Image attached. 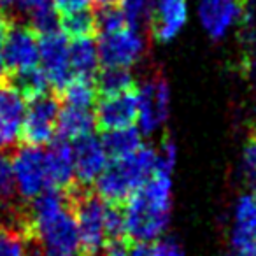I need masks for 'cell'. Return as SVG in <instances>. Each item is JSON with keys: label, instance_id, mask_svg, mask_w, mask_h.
<instances>
[{"label": "cell", "instance_id": "obj_1", "mask_svg": "<svg viewBox=\"0 0 256 256\" xmlns=\"http://www.w3.org/2000/svg\"><path fill=\"white\" fill-rule=\"evenodd\" d=\"M172 209L170 176L154 174L124 202L126 235L134 242H150L160 238L167 230Z\"/></svg>", "mask_w": 256, "mask_h": 256}, {"label": "cell", "instance_id": "obj_2", "mask_svg": "<svg viewBox=\"0 0 256 256\" xmlns=\"http://www.w3.org/2000/svg\"><path fill=\"white\" fill-rule=\"evenodd\" d=\"M156 172V150L140 146L136 153L110 160L93 182L95 193L107 204L124 206L130 196Z\"/></svg>", "mask_w": 256, "mask_h": 256}, {"label": "cell", "instance_id": "obj_3", "mask_svg": "<svg viewBox=\"0 0 256 256\" xmlns=\"http://www.w3.org/2000/svg\"><path fill=\"white\" fill-rule=\"evenodd\" d=\"M60 110V98L56 95H40L30 100L25 107L22 124V137L26 146L40 148L53 140L56 134V120Z\"/></svg>", "mask_w": 256, "mask_h": 256}, {"label": "cell", "instance_id": "obj_4", "mask_svg": "<svg viewBox=\"0 0 256 256\" xmlns=\"http://www.w3.org/2000/svg\"><path fill=\"white\" fill-rule=\"evenodd\" d=\"M14 190L26 200H32L50 190L46 176V158L40 148L25 146L11 160Z\"/></svg>", "mask_w": 256, "mask_h": 256}, {"label": "cell", "instance_id": "obj_5", "mask_svg": "<svg viewBox=\"0 0 256 256\" xmlns=\"http://www.w3.org/2000/svg\"><path fill=\"white\" fill-rule=\"evenodd\" d=\"M98 60L104 67L128 68L137 64L144 51V44L136 28L128 26L109 34H98L95 39Z\"/></svg>", "mask_w": 256, "mask_h": 256}, {"label": "cell", "instance_id": "obj_6", "mask_svg": "<svg viewBox=\"0 0 256 256\" xmlns=\"http://www.w3.org/2000/svg\"><path fill=\"white\" fill-rule=\"evenodd\" d=\"M39 62L50 86L60 95L65 86L74 79L68 65V39L62 30L39 37Z\"/></svg>", "mask_w": 256, "mask_h": 256}, {"label": "cell", "instance_id": "obj_7", "mask_svg": "<svg viewBox=\"0 0 256 256\" xmlns=\"http://www.w3.org/2000/svg\"><path fill=\"white\" fill-rule=\"evenodd\" d=\"M95 104V128H98L100 132L130 128L139 118V88L107 98H98Z\"/></svg>", "mask_w": 256, "mask_h": 256}, {"label": "cell", "instance_id": "obj_8", "mask_svg": "<svg viewBox=\"0 0 256 256\" xmlns=\"http://www.w3.org/2000/svg\"><path fill=\"white\" fill-rule=\"evenodd\" d=\"M168 84L162 74H153L139 88V121L144 134L154 132L168 116Z\"/></svg>", "mask_w": 256, "mask_h": 256}, {"label": "cell", "instance_id": "obj_9", "mask_svg": "<svg viewBox=\"0 0 256 256\" xmlns=\"http://www.w3.org/2000/svg\"><path fill=\"white\" fill-rule=\"evenodd\" d=\"M188 18L186 0H151L146 14L150 36L156 42H170L182 30Z\"/></svg>", "mask_w": 256, "mask_h": 256}, {"label": "cell", "instance_id": "obj_10", "mask_svg": "<svg viewBox=\"0 0 256 256\" xmlns=\"http://www.w3.org/2000/svg\"><path fill=\"white\" fill-rule=\"evenodd\" d=\"M4 54L8 70L20 72L37 67L39 64V36L30 26H9L4 40Z\"/></svg>", "mask_w": 256, "mask_h": 256}, {"label": "cell", "instance_id": "obj_11", "mask_svg": "<svg viewBox=\"0 0 256 256\" xmlns=\"http://www.w3.org/2000/svg\"><path fill=\"white\" fill-rule=\"evenodd\" d=\"M72 160H74V178L78 184L93 186L107 165V154L100 139L84 136L72 144Z\"/></svg>", "mask_w": 256, "mask_h": 256}, {"label": "cell", "instance_id": "obj_12", "mask_svg": "<svg viewBox=\"0 0 256 256\" xmlns=\"http://www.w3.org/2000/svg\"><path fill=\"white\" fill-rule=\"evenodd\" d=\"M25 98L12 84H0V151L12 148L22 137Z\"/></svg>", "mask_w": 256, "mask_h": 256}, {"label": "cell", "instance_id": "obj_13", "mask_svg": "<svg viewBox=\"0 0 256 256\" xmlns=\"http://www.w3.org/2000/svg\"><path fill=\"white\" fill-rule=\"evenodd\" d=\"M248 0H202L200 6V20L212 39H221L237 20L248 16Z\"/></svg>", "mask_w": 256, "mask_h": 256}, {"label": "cell", "instance_id": "obj_14", "mask_svg": "<svg viewBox=\"0 0 256 256\" xmlns=\"http://www.w3.org/2000/svg\"><path fill=\"white\" fill-rule=\"evenodd\" d=\"M46 158V176L50 190L65 192L76 182L74 178V160H72V146L68 140L56 139L44 151Z\"/></svg>", "mask_w": 256, "mask_h": 256}, {"label": "cell", "instance_id": "obj_15", "mask_svg": "<svg viewBox=\"0 0 256 256\" xmlns=\"http://www.w3.org/2000/svg\"><path fill=\"white\" fill-rule=\"evenodd\" d=\"M232 242L235 251L256 256V190L238 200Z\"/></svg>", "mask_w": 256, "mask_h": 256}, {"label": "cell", "instance_id": "obj_16", "mask_svg": "<svg viewBox=\"0 0 256 256\" xmlns=\"http://www.w3.org/2000/svg\"><path fill=\"white\" fill-rule=\"evenodd\" d=\"M95 128V116L93 110L84 109V107L65 106L60 107L56 120V134L58 139L74 140L81 139L84 136H90Z\"/></svg>", "mask_w": 256, "mask_h": 256}, {"label": "cell", "instance_id": "obj_17", "mask_svg": "<svg viewBox=\"0 0 256 256\" xmlns=\"http://www.w3.org/2000/svg\"><path fill=\"white\" fill-rule=\"evenodd\" d=\"M68 65L74 78L93 81L98 72V51L95 39H76L68 42Z\"/></svg>", "mask_w": 256, "mask_h": 256}, {"label": "cell", "instance_id": "obj_18", "mask_svg": "<svg viewBox=\"0 0 256 256\" xmlns=\"http://www.w3.org/2000/svg\"><path fill=\"white\" fill-rule=\"evenodd\" d=\"M93 84H95L96 100L120 95V93L139 88L134 76L126 68H121V67H104L102 70L96 72L95 79H93Z\"/></svg>", "mask_w": 256, "mask_h": 256}, {"label": "cell", "instance_id": "obj_19", "mask_svg": "<svg viewBox=\"0 0 256 256\" xmlns=\"http://www.w3.org/2000/svg\"><path fill=\"white\" fill-rule=\"evenodd\" d=\"M60 30L68 40L96 39V16L95 9L86 6L78 11L60 14Z\"/></svg>", "mask_w": 256, "mask_h": 256}, {"label": "cell", "instance_id": "obj_20", "mask_svg": "<svg viewBox=\"0 0 256 256\" xmlns=\"http://www.w3.org/2000/svg\"><path fill=\"white\" fill-rule=\"evenodd\" d=\"M100 142H102L104 151H106V154L110 158V160H118V158L128 156V154L136 153V151L142 146L140 132L136 126L104 132V137Z\"/></svg>", "mask_w": 256, "mask_h": 256}, {"label": "cell", "instance_id": "obj_21", "mask_svg": "<svg viewBox=\"0 0 256 256\" xmlns=\"http://www.w3.org/2000/svg\"><path fill=\"white\" fill-rule=\"evenodd\" d=\"M16 90L23 95V98L34 100L40 95H46L50 82H48L46 76H44L42 68L32 67L26 70L14 72V82H12Z\"/></svg>", "mask_w": 256, "mask_h": 256}, {"label": "cell", "instance_id": "obj_22", "mask_svg": "<svg viewBox=\"0 0 256 256\" xmlns=\"http://www.w3.org/2000/svg\"><path fill=\"white\" fill-rule=\"evenodd\" d=\"M65 106H74V107H84L90 109L92 106H95L96 102V92H95V84L90 79H79L74 78L65 90L56 95Z\"/></svg>", "mask_w": 256, "mask_h": 256}, {"label": "cell", "instance_id": "obj_23", "mask_svg": "<svg viewBox=\"0 0 256 256\" xmlns=\"http://www.w3.org/2000/svg\"><path fill=\"white\" fill-rule=\"evenodd\" d=\"M93 9H95L96 30H98V34H109V32H116V30H123V28H128V26H132L130 22H128L126 14H124L123 8H121V4L100 6V8H93ZM98 34H96V36H98Z\"/></svg>", "mask_w": 256, "mask_h": 256}, {"label": "cell", "instance_id": "obj_24", "mask_svg": "<svg viewBox=\"0 0 256 256\" xmlns=\"http://www.w3.org/2000/svg\"><path fill=\"white\" fill-rule=\"evenodd\" d=\"M124 235H126L124 206L104 202V238L110 240V238L124 237Z\"/></svg>", "mask_w": 256, "mask_h": 256}, {"label": "cell", "instance_id": "obj_25", "mask_svg": "<svg viewBox=\"0 0 256 256\" xmlns=\"http://www.w3.org/2000/svg\"><path fill=\"white\" fill-rule=\"evenodd\" d=\"M30 28L37 36H46L60 30V14L54 9V6H44L30 12Z\"/></svg>", "mask_w": 256, "mask_h": 256}, {"label": "cell", "instance_id": "obj_26", "mask_svg": "<svg viewBox=\"0 0 256 256\" xmlns=\"http://www.w3.org/2000/svg\"><path fill=\"white\" fill-rule=\"evenodd\" d=\"M0 256H30L26 235L16 230H0Z\"/></svg>", "mask_w": 256, "mask_h": 256}, {"label": "cell", "instance_id": "obj_27", "mask_svg": "<svg viewBox=\"0 0 256 256\" xmlns=\"http://www.w3.org/2000/svg\"><path fill=\"white\" fill-rule=\"evenodd\" d=\"M176 156H178V151H176V144L172 140V136L170 134H165L160 148L156 150V172L154 174L170 176V170L174 168L176 164Z\"/></svg>", "mask_w": 256, "mask_h": 256}, {"label": "cell", "instance_id": "obj_28", "mask_svg": "<svg viewBox=\"0 0 256 256\" xmlns=\"http://www.w3.org/2000/svg\"><path fill=\"white\" fill-rule=\"evenodd\" d=\"M14 179H12L11 158L0 151V204H6L14 195Z\"/></svg>", "mask_w": 256, "mask_h": 256}, {"label": "cell", "instance_id": "obj_29", "mask_svg": "<svg viewBox=\"0 0 256 256\" xmlns=\"http://www.w3.org/2000/svg\"><path fill=\"white\" fill-rule=\"evenodd\" d=\"M242 160H244V168L248 172V178H251L252 184L256 190V124H251L244 142V153H242Z\"/></svg>", "mask_w": 256, "mask_h": 256}, {"label": "cell", "instance_id": "obj_30", "mask_svg": "<svg viewBox=\"0 0 256 256\" xmlns=\"http://www.w3.org/2000/svg\"><path fill=\"white\" fill-rule=\"evenodd\" d=\"M120 4L123 8L130 25L136 28L142 20H146L151 0H120Z\"/></svg>", "mask_w": 256, "mask_h": 256}, {"label": "cell", "instance_id": "obj_31", "mask_svg": "<svg viewBox=\"0 0 256 256\" xmlns=\"http://www.w3.org/2000/svg\"><path fill=\"white\" fill-rule=\"evenodd\" d=\"M153 256H184L182 249L174 238H156L150 244Z\"/></svg>", "mask_w": 256, "mask_h": 256}, {"label": "cell", "instance_id": "obj_32", "mask_svg": "<svg viewBox=\"0 0 256 256\" xmlns=\"http://www.w3.org/2000/svg\"><path fill=\"white\" fill-rule=\"evenodd\" d=\"M90 4V0H54V9L58 14H65V12L78 11L81 8H86Z\"/></svg>", "mask_w": 256, "mask_h": 256}, {"label": "cell", "instance_id": "obj_33", "mask_svg": "<svg viewBox=\"0 0 256 256\" xmlns=\"http://www.w3.org/2000/svg\"><path fill=\"white\" fill-rule=\"evenodd\" d=\"M8 28H9L8 22L0 16V81L6 78V72H8V65H6V54H4V40H6Z\"/></svg>", "mask_w": 256, "mask_h": 256}, {"label": "cell", "instance_id": "obj_34", "mask_svg": "<svg viewBox=\"0 0 256 256\" xmlns=\"http://www.w3.org/2000/svg\"><path fill=\"white\" fill-rule=\"evenodd\" d=\"M51 4V0H20V4L18 8L23 9V11H36V9L39 8H44V6H50Z\"/></svg>", "mask_w": 256, "mask_h": 256}, {"label": "cell", "instance_id": "obj_35", "mask_svg": "<svg viewBox=\"0 0 256 256\" xmlns=\"http://www.w3.org/2000/svg\"><path fill=\"white\" fill-rule=\"evenodd\" d=\"M130 256H153L151 254L150 244H144V242H136L130 251Z\"/></svg>", "mask_w": 256, "mask_h": 256}, {"label": "cell", "instance_id": "obj_36", "mask_svg": "<svg viewBox=\"0 0 256 256\" xmlns=\"http://www.w3.org/2000/svg\"><path fill=\"white\" fill-rule=\"evenodd\" d=\"M20 0H0V11H9L12 8H18Z\"/></svg>", "mask_w": 256, "mask_h": 256}, {"label": "cell", "instance_id": "obj_37", "mask_svg": "<svg viewBox=\"0 0 256 256\" xmlns=\"http://www.w3.org/2000/svg\"><path fill=\"white\" fill-rule=\"evenodd\" d=\"M93 8H100V6H109V4H120V0H92Z\"/></svg>", "mask_w": 256, "mask_h": 256}, {"label": "cell", "instance_id": "obj_38", "mask_svg": "<svg viewBox=\"0 0 256 256\" xmlns=\"http://www.w3.org/2000/svg\"><path fill=\"white\" fill-rule=\"evenodd\" d=\"M230 256H254V254H248V252H240V251H234Z\"/></svg>", "mask_w": 256, "mask_h": 256}]
</instances>
